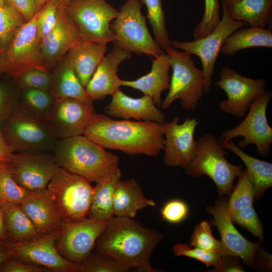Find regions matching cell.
<instances>
[{
    "instance_id": "cell-1",
    "label": "cell",
    "mask_w": 272,
    "mask_h": 272,
    "mask_svg": "<svg viewBox=\"0 0 272 272\" xmlns=\"http://www.w3.org/2000/svg\"><path fill=\"white\" fill-rule=\"evenodd\" d=\"M83 135L104 149L119 150L129 155L158 156L164 135L160 124L154 121L113 119L97 114Z\"/></svg>"
},
{
    "instance_id": "cell-2",
    "label": "cell",
    "mask_w": 272,
    "mask_h": 272,
    "mask_svg": "<svg viewBox=\"0 0 272 272\" xmlns=\"http://www.w3.org/2000/svg\"><path fill=\"white\" fill-rule=\"evenodd\" d=\"M162 235L132 218L114 216L97 239L96 250L131 269L149 262Z\"/></svg>"
},
{
    "instance_id": "cell-3",
    "label": "cell",
    "mask_w": 272,
    "mask_h": 272,
    "mask_svg": "<svg viewBox=\"0 0 272 272\" xmlns=\"http://www.w3.org/2000/svg\"><path fill=\"white\" fill-rule=\"evenodd\" d=\"M59 165L90 182H97L119 169L118 156L83 134L58 140L52 151Z\"/></svg>"
},
{
    "instance_id": "cell-4",
    "label": "cell",
    "mask_w": 272,
    "mask_h": 272,
    "mask_svg": "<svg viewBox=\"0 0 272 272\" xmlns=\"http://www.w3.org/2000/svg\"><path fill=\"white\" fill-rule=\"evenodd\" d=\"M197 150L192 161L184 169L194 177L206 175L215 183L219 196H229L235 178L242 172L243 166L230 163L225 156L228 152L215 135L206 133L197 141Z\"/></svg>"
},
{
    "instance_id": "cell-5",
    "label": "cell",
    "mask_w": 272,
    "mask_h": 272,
    "mask_svg": "<svg viewBox=\"0 0 272 272\" xmlns=\"http://www.w3.org/2000/svg\"><path fill=\"white\" fill-rule=\"evenodd\" d=\"M14 153L52 152L57 141L45 119L18 105L1 127Z\"/></svg>"
},
{
    "instance_id": "cell-6",
    "label": "cell",
    "mask_w": 272,
    "mask_h": 272,
    "mask_svg": "<svg viewBox=\"0 0 272 272\" xmlns=\"http://www.w3.org/2000/svg\"><path fill=\"white\" fill-rule=\"evenodd\" d=\"M165 52L169 56L172 73L168 93L161 107L166 109L176 100L179 99L183 109L194 111L203 94L202 71L195 65L192 55L188 52L179 51L171 46L168 47Z\"/></svg>"
},
{
    "instance_id": "cell-7",
    "label": "cell",
    "mask_w": 272,
    "mask_h": 272,
    "mask_svg": "<svg viewBox=\"0 0 272 272\" xmlns=\"http://www.w3.org/2000/svg\"><path fill=\"white\" fill-rule=\"evenodd\" d=\"M114 45L139 55L156 57L165 52L151 36L139 0H127L111 24Z\"/></svg>"
},
{
    "instance_id": "cell-8",
    "label": "cell",
    "mask_w": 272,
    "mask_h": 272,
    "mask_svg": "<svg viewBox=\"0 0 272 272\" xmlns=\"http://www.w3.org/2000/svg\"><path fill=\"white\" fill-rule=\"evenodd\" d=\"M85 178L61 168L47 186L62 221L78 222L89 214L94 187Z\"/></svg>"
},
{
    "instance_id": "cell-9",
    "label": "cell",
    "mask_w": 272,
    "mask_h": 272,
    "mask_svg": "<svg viewBox=\"0 0 272 272\" xmlns=\"http://www.w3.org/2000/svg\"><path fill=\"white\" fill-rule=\"evenodd\" d=\"M62 8L76 24L85 41H114L111 22L116 18L118 10L105 0H73Z\"/></svg>"
},
{
    "instance_id": "cell-10",
    "label": "cell",
    "mask_w": 272,
    "mask_h": 272,
    "mask_svg": "<svg viewBox=\"0 0 272 272\" xmlns=\"http://www.w3.org/2000/svg\"><path fill=\"white\" fill-rule=\"evenodd\" d=\"M272 97L270 90L258 96L250 106L244 119L237 126L224 131L219 140L221 143L237 137L244 139L237 145L242 150L248 145H255L258 154L266 157L270 153L272 128L266 116V109Z\"/></svg>"
},
{
    "instance_id": "cell-11",
    "label": "cell",
    "mask_w": 272,
    "mask_h": 272,
    "mask_svg": "<svg viewBox=\"0 0 272 272\" xmlns=\"http://www.w3.org/2000/svg\"><path fill=\"white\" fill-rule=\"evenodd\" d=\"M222 17L216 28L207 36L192 41H171V46L199 57L202 64L205 86L203 94H209L212 89V78L215 74L216 59L226 38L235 30L248 26L242 21L232 19L221 2Z\"/></svg>"
},
{
    "instance_id": "cell-12",
    "label": "cell",
    "mask_w": 272,
    "mask_h": 272,
    "mask_svg": "<svg viewBox=\"0 0 272 272\" xmlns=\"http://www.w3.org/2000/svg\"><path fill=\"white\" fill-rule=\"evenodd\" d=\"M60 230L38 234L31 238L15 242H7L11 255L19 260L36 264L49 271L76 272L79 265L63 257L56 247Z\"/></svg>"
},
{
    "instance_id": "cell-13",
    "label": "cell",
    "mask_w": 272,
    "mask_h": 272,
    "mask_svg": "<svg viewBox=\"0 0 272 272\" xmlns=\"http://www.w3.org/2000/svg\"><path fill=\"white\" fill-rule=\"evenodd\" d=\"M107 222L90 218L78 222L62 221L57 250L65 259L80 264L92 252Z\"/></svg>"
},
{
    "instance_id": "cell-14",
    "label": "cell",
    "mask_w": 272,
    "mask_h": 272,
    "mask_svg": "<svg viewBox=\"0 0 272 272\" xmlns=\"http://www.w3.org/2000/svg\"><path fill=\"white\" fill-rule=\"evenodd\" d=\"M266 81L249 78L224 65L220 71V79L215 83L226 94L227 99L221 101L219 106L225 113L242 117L254 100L265 91Z\"/></svg>"
},
{
    "instance_id": "cell-15",
    "label": "cell",
    "mask_w": 272,
    "mask_h": 272,
    "mask_svg": "<svg viewBox=\"0 0 272 272\" xmlns=\"http://www.w3.org/2000/svg\"><path fill=\"white\" fill-rule=\"evenodd\" d=\"M7 164L17 183L29 190L46 188L62 168L48 152L13 153Z\"/></svg>"
},
{
    "instance_id": "cell-16",
    "label": "cell",
    "mask_w": 272,
    "mask_h": 272,
    "mask_svg": "<svg viewBox=\"0 0 272 272\" xmlns=\"http://www.w3.org/2000/svg\"><path fill=\"white\" fill-rule=\"evenodd\" d=\"M38 12L18 30L6 51L7 73L15 80L31 69L50 71L45 63L37 38Z\"/></svg>"
},
{
    "instance_id": "cell-17",
    "label": "cell",
    "mask_w": 272,
    "mask_h": 272,
    "mask_svg": "<svg viewBox=\"0 0 272 272\" xmlns=\"http://www.w3.org/2000/svg\"><path fill=\"white\" fill-rule=\"evenodd\" d=\"M97 114L93 105L60 98L55 99L45 120L54 137L61 140L83 134Z\"/></svg>"
},
{
    "instance_id": "cell-18",
    "label": "cell",
    "mask_w": 272,
    "mask_h": 272,
    "mask_svg": "<svg viewBox=\"0 0 272 272\" xmlns=\"http://www.w3.org/2000/svg\"><path fill=\"white\" fill-rule=\"evenodd\" d=\"M198 124L196 118L190 117L179 123L178 117L161 124L165 138L163 162L166 165L185 169L191 163L197 150L194 132Z\"/></svg>"
},
{
    "instance_id": "cell-19",
    "label": "cell",
    "mask_w": 272,
    "mask_h": 272,
    "mask_svg": "<svg viewBox=\"0 0 272 272\" xmlns=\"http://www.w3.org/2000/svg\"><path fill=\"white\" fill-rule=\"evenodd\" d=\"M207 211L213 216L212 223L220 232L226 255L237 256L245 264L254 265L261 242L250 241L237 230L231 218L226 195L219 196L213 206L207 208Z\"/></svg>"
},
{
    "instance_id": "cell-20",
    "label": "cell",
    "mask_w": 272,
    "mask_h": 272,
    "mask_svg": "<svg viewBox=\"0 0 272 272\" xmlns=\"http://www.w3.org/2000/svg\"><path fill=\"white\" fill-rule=\"evenodd\" d=\"M85 41L74 22L59 7L54 28L39 42L47 69L58 64L73 48Z\"/></svg>"
},
{
    "instance_id": "cell-21",
    "label": "cell",
    "mask_w": 272,
    "mask_h": 272,
    "mask_svg": "<svg viewBox=\"0 0 272 272\" xmlns=\"http://www.w3.org/2000/svg\"><path fill=\"white\" fill-rule=\"evenodd\" d=\"M19 206L38 234L60 230L62 219L47 188L30 190Z\"/></svg>"
},
{
    "instance_id": "cell-22",
    "label": "cell",
    "mask_w": 272,
    "mask_h": 272,
    "mask_svg": "<svg viewBox=\"0 0 272 272\" xmlns=\"http://www.w3.org/2000/svg\"><path fill=\"white\" fill-rule=\"evenodd\" d=\"M131 56V52L114 44L112 50L105 55L85 87L93 101L112 96L120 89L121 79L117 74L118 66Z\"/></svg>"
},
{
    "instance_id": "cell-23",
    "label": "cell",
    "mask_w": 272,
    "mask_h": 272,
    "mask_svg": "<svg viewBox=\"0 0 272 272\" xmlns=\"http://www.w3.org/2000/svg\"><path fill=\"white\" fill-rule=\"evenodd\" d=\"M104 110L112 117L125 120L132 118L161 124L166 119L165 114L156 106L151 96L144 95L140 98H132L120 89L112 95L111 100Z\"/></svg>"
},
{
    "instance_id": "cell-24",
    "label": "cell",
    "mask_w": 272,
    "mask_h": 272,
    "mask_svg": "<svg viewBox=\"0 0 272 272\" xmlns=\"http://www.w3.org/2000/svg\"><path fill=\"white\" fill-rule=\"evenodd\" d=\"M152 60L149 73L134 80H121V86L140 90L144 95L151 96L157 107H161L162 93L168 89L170 85L169 56L165 52Z\"/></svg>"
},
{
    "instance_id": "cell-25",
    "label": "cell",
    "mask_w": 272,
    "mask_h": 272,
    "mask_svg": "<svg viewBox=\"0 0 272 272\" xmlns=\"http://www.w3.org/2000/svg\"><path fill=\"white\" fill-rule=\"evenodd\" d=\"M230 17L251 27L271 30L272 0H222Z\"/></svg>"
},
{
    "instance_id": "cell-26",
    "label": "cell",
    "mask_w": 272,
    "mask_h": 272,
    "mask_svg": "<svg viewBox=\"0 0 272 272\" xmlns=\"http://www.w3.org/2000/svg\"><path fill=\"white\" fill-rule=\"evenodd\" d=\"M155 205L153 200L145 196L134 178L120 179L117 183L113 200L114 216L133 218L139 210Z\"/></svg>"
},
{
    "instance_id": "cell-27",
    "label": "cell",
    "mask_w": 272,
    "mask_h": 272,
    "mask_svg": "<svg viewBox=\"0 0 272 272\" xmlns=\"http://www.w3.org/2000/svg\"><path fill=\"white\" fill-rule=\"evenodd\" d=\"M107 43L83 41L66 54L71 61L75 74L86 87L107 52Z\"/></svg>"
},
{
    "instance_id": "cell-28",
    "label": "cell",
    "mask_w": 272,
    "mask_h": 272,
    "mask_svg": "<svg viewBox=\"0 0 272 272\" xmlns=\"http://www.w3.org/2000/svg\"><path fill=\"white\" fill-rule=\"evenodd\" d=\"M60 62L52 73L51 92L54 99L74 98L93 105V101L77 77L67 56L65 55Z\"/></svg>"
},
{
    "instance_id": "cell-29",
    "label": "cell",
    "mask_w": 272,
    "mask_h": 272,
    "mask_svg": "<svg viewBox=\"0 0 272 272\" xmlns=\"http://www.w3.org/2000/svg\"><path fill=\"white\" fill-rule=\"evenodd\" d=\"M252 47L272 48L271 30L255 27L239 28L226 38L220 52L230 56L240 50Z\"/></svg>"
},
{
    "instance_id": "cell-30",
    "label": "cell",
    "mask_w": 272,
    "mask_h": 272,
    "mask_svg": "<svg viewBox=\"0 0 272 272\" xmlns=\"http://www.w3.org/2000/svg\"><path fill=\"white\" fill-rule=\"evenodd\" d=\"M121 173L119 168L115 173L105 177L96 182L94 187L89 217L108 221L114 217L113 200L114 192Z\"/></svg>"
},
{
    "instance_id": "cell-31",
    "label": "cell",
    "mask_w": 272,
    "mask_h": 272,
    "mask_svg": "<svg viewBox=\"0 0 272 272\" xmlns=\"http://www.w3.org/2000/svg\"><path fill=\"white\" fill-rule=\"evenodd\" d=\"M236 154L246 167L251 178L255 197L261 195L272 185V164L253 157L243 152L232 140L221 143Z\"/></svg>"
},
{
    "instance_id": "cell-32",
    "label": "cell",
    "mask_w": 272,
    "mask_h": 272,
    "mask_svg": "<svg viewBox=\"0 0 272 272\" xmlns=\"http://www.w3.org/2000/svg\"><path fill=\"white\" fill-rule=\"evenodd\" d=\"M7 233L8 242L27 240L38 235L35 228L19 205L6 202L0 206Z\"/></svg>"
},
{
    "instance_id": "cell-33",
    "label": "cell",
    "mask_w": 272,
    "mask_h": 272,
    "mask_svg": "<svg viewBox=\"0 0 272 272\" xmlns=\"http://www.w3.org/2000/svg\"><path fill=\"white\" fill-rule=\"evenodd\" d=\"M18 103L24 109L32 114L45 119L50 112L54 101L50 91L39 89H21Z\"/></svg>"
},
{
    "instance_id": "cell-34",
    "label": "cell",
    "mask_w": 272,
    "mask_h": 272,
    "mask_svg": "<svg viewBox=\"0 0 272 272\" xmlns=\"http://www.w3.org/2000/svg\"><path fill=\"white\" fill-rule=\"evenodd\" d=\"M146 6L147 18L152 28L154 39L159 46L165 51L171 46L165 23V15L162 8V0H139Z\"/></svg>"
},
{
    "instance_id": "cell-35",
    "label": "cell",
    "mask_w": 272,
    "mask_h": 272,
    "mask_svg": "<svg viewBox=\"0 0 272 272\" xmlns=\"http://www.w3.org/2000/svg\"><path fill=\"white\" fill-rule=\"evenodd\" d=\"M235 186L227 200L230 213L246 209L253 206L255 194L252 183L247 170H243L238 177Z\"/></svg>"
},
{
    "instance_id": "cell-36",
    "label": "cell",
    "mask_w": 272,
    "mask_h": 272,
    "mask_svg": "<svg viewBox=\"0 0 272 272\" xmlns=\"http://www.w3.org/2000/svg\"><path fill=\"white\" fill-rule=\"evenodd\" d=\"M23 16L16 10L9 6L0 5V44L5 51L18 30L26 22Z\"/></svg>"
},
{
    "instance_id": "cell-37",
    "label": "cell",
    "mask_w": 272,
    "mask_h": 272,
    "mask_svg": "<svg viewBox=\"0 0 272 272\" xmlns=\"http://www.w3.org/2000/svg\"><path fill=\"white\" fill-rule=\"evenodd\" d=\"M29 191L15 181L7 163L0 161V206L6 202L20 205Z\"/></svg>"
},
{
    "instance_id": "cell-38",
    "label": "cell",
    "mask_w": 272,
    "mask_h": 272,
    "mask_svg": "<svg viewBox=\"0 0 272 272\" xmlns=\"http://www.w3.org/2000/svg\"><path fill=\"white\" fill-rule=\"evenodd\" d=\"M81 272H128L130 269L98 251L91 252L79 265Z\"/></svg>"
},
{
    "instance_id": "cell-39",
    "label": "cell",
    "mask_w": 272,
    "mask_h": 272,
    "mask_svg": "<svg viewBox=\"0 0 272 272\" xmlns=\"http://www.w3.org/2000/svg\"><path fill=\"white\" fill-rule=\"evenodd\" d=\"M190 245L206 251L226 255L221 241L213 236L211 225L206 221L200 222L195 227L190 238Z\"/></svg>"
},
{
    "instance_id": "cell-40",
    "label": "cell",
    "mask_w": 272,
    "mask_h": 272,
    "mask_svg": "<svg viewBox=\"0 0 272 272\" xmlns=\"http://www.w3.org/2000/svg\"><path fill=\"white\" fill-rule=\"evenodd\" d=\"M219 0H205L202 18L192 30L194 39L202 38L214 31L221 20Z\"/></svg>"
},
{
    "instance_id": "cell-41",
    "label": "cell",
    "mask_w": 272,
    "mask_h": 272,
    "mask_svg": "<svg viewBox=\"0 0 272 272\" xmlns=\"http://www.w3.org/2000/svg\"><path fill=\"white\" fill-rule=\"evenodd\" d=\"M172 250L176 256H184L195 259L207 266H214V271H219L224 256L218 252L206 251L195 247L191 248L188 244L181 243L174 245Z\"/></svg>"
},
{
    "instance_id": "cell-42",
    "label": "cell",
    "mask_w": 272,
    "mask_h": 272,
    "mask_svg": "<svg viewBox=\"0 0 272 272\" xmlns=\"http://www.w3.org/2000/svg\"><path fill=\"white\" fill-rule=\"evenodd\" d=\"M15 80L21 89H39L50 91L52 73L50 71L31 69L22 73Z\"/></svg>"
},
{
    "instance_id": "cell-43",
    "label": "cell",
    "mask_w": 272,
    "mask_h": 272,
    "mask_svg": "<svg viewBox=\"0 0 272 272\" xmlns=\"http://www.w3.org/2000/svg\"><path fill=\"white\" fill-rule=\"evenodd\" d=\"M230 214L233 223L247 230L260 241L263 240V226L253 206Z\"/></svg>"
},
{
    "instance_id": "cell-44",
    "label": "cell",
    "mask_w": 272,
    "mask_h": 272,
    "mask_svg": "<svg viewBox=\"0 0 272 272\" xmlns=\"http://www.w3.org/2000/svg\"><path fill=\"white\" fill-rule=\"evenodd\" d=\"M59 7L51 0H48L45 5L38 12L37 18V35L38 41L47 35L55 27Z\"/></svg>"
},
{
    "instance_id": "cell-45",
    "label": "cell",
    "mask_w": 272,
    "mask_h": 272,
    "mask_svg": "<svg viewBox=\"0 0 272 272\" xmlns=\"http://www.w3.org/2000/svg\"><path fill=\"white\" fill-rule=\"evenodd\" d=\"M188 214L187 205L184 201L178 199L168 201L161 210L162 219L172 224L183 221Z\"/></svg>"
},
{
    "instance_id": "cell-46",
    "label": "cell",
    "mask_w": 272,
    "mask_h": 272,
    "mask_svg": "<svg viewBox=\"0 0 272 272\" xmlns=\"http://www.w3.org/2000/svg\"><path fill=\"white\" fill-rule=\"evenodd\" d=\"M18 105V97L5 85L0 84V128Z\"/></svg>"
},
{
    "instance_id": "cell-47",
    "label": "cell",
    "mask_w": 272,
    "mask_h": 272,
    "mask_svg": "<svg viewBox=\"0 0 272 272\" xmlns=\"http://www.w3.org/2000/svg\"><path fill=\"white\" fill-rule=\"evenodd\" d=\"M2 272H44L49 271L47 268L36 264L29 263L11 257L0 266Z\"/></svg>"
},
{
    "instance_id": "cell-48",
    "label": "cell",
    "mask_w": 272,
    "mask_h": 272,
    "mask_svg": "<svg viewBox=\"0 0 272 272\" xmlns=\"http://www.w3.org/2000/svg\"><path fill=\"white\" fill-rule=\"evenodd\" d=\"M9 5L19 12L26 21L31 20L37 12L35 0H5Z\"/></svg>"
},
{
    "instance_id": "cell-49",
    "label": "cell",
    "mask_w": 272,
    "mask_h": 272,
    "mask_svg": "<svg viewBox=\"0 0 272 272\" xmlns=\"http://www.w3.org/2000/svg\"><path fill=\"white\" fill-rule=\"evenodd\" d=\"M219 271H245L240 262L239 257L234 255H225L223 257Z\"/></svg>"
},
{
    "instance_id": "cell-50",
    "label": "cell",
    "mask_w": 272,
    "mask_h": 272,
    "mask_svg": "<svg viewBox=\"0 0 272 272\" xmlns=\"http://www.w3.org/2000/svg\"><path fill=\"white\" fill-rule=\"evenodd\" d=\"M13 153L0 128V161L7 163Z\"/></svg>"
},
{
    "instance_id": "cell-51",
    "label": "cell",
    "mask_w": 272,
    "mask_h": 272,
    "mask_svg": "<svg viewBox=\"0 0 272 272\" xmlns=\"http://www.w3.org/2000/svg\"><path fill=\"white\" fill-rule=\"evenodd\" d=\"M11 257L7 247V242L0 239V266L4 262Z\"/></svg>"
},
{
    "instance_id": "cell-52",
    "label": "cell",
    "mask_w": 272,
    "mask_h": 272,
    "mask_svg": "<svg viewBox=\"0 0 272 272\" xmlns=\"http://www.w3.org/2000/svg\"><path fill=\"white\" fill-rule=\"evenodd\" d=\"M137 272H157L161 271L160 269L155 268L151 266L150 261L142 263L131 269Z\"/></svg>"
},
{
    "instance_id": "cell-53",
    "label": "cell",
    "mask_w": 272,
    "mask_h": 272,
    "mask_svg": "<svg viewBox=\"0 0 272 272\" xmlns=\"http://www.w3.org/2000/svg\"><path fill=\"white\" fill-rule=\"evenodd\" d=\"M7 60L6 52L0 53V75L7 73Z\"/></svg>"
},
{
    "instance_id": "cell-54",
    "label": "cell",
    "mask_w": 272,
    "mask_h": 272,
    "mask_svg": "<svg viewBox=\"0 0 272 272\" xmlns=\"http://www.w3.org/2000/svg\"><path fill=\"white\" fill-rule=\"evenodd\" d=\"M0 239L7 242V233L5 226L3 215L0 210Z\"/></svg>"
},
{
    "instance_id": "cell-55",
    "label": "cell",
    "mask_w": 272,
    "mask_h": 272,
    "mask_svg": "<svg viewBox=\"0 0 272 272\" xmlns=\"http://www.w3.org/2000/svg\"><path fill=\"white\" fill-rule=\"evenodd\" d=\"M59 7H64L70 3L73 0H51Z\"/></svg>"
},
{
    "instance_id": "cell-56",
    "label": "cell",
    "mask_w": 272,
    "mask_h": 272,
    "mask_svg": "<svg viewBox=\"0 0 272 272\" xmlns=\"http://www.w3.org/2000/svg\"><path fill=\"white\" fill-rule=\"evenodd\" d=\"M48 0H35L37 8V12L39 11L43 7V6L44 4Z\"/></svg>"
},
{
    "instance_id": "cell-57",
    "label": "cell",
    "mask_w": 272,
    "mask_h": 272,
    "mask_svg": "<svg viewBox=\"0 0 272 272\" xmlns=\"http://www.w3.org/2000/svg\"><path fill=\"white\" fill-rule=\"evenodd\" d=\"M0 5L1 6L6 5L5 0H0Z\"/></svg>"
},
{
    "instance_id": "cell-58",
    "label": "cell",
    "mask_w": 272,
    "mask_h": 272,
    "mask_svg": "<svg viewBox=\"0 0 272 272\" xmlns=\"http://www.w3.org/2000/svg\"><path fill=\"white\" fill-rule=\"evenodd\" d=\"M6 52L1 47V44H0V53H2V52Z\"/></svg>"
}]
</instances>
